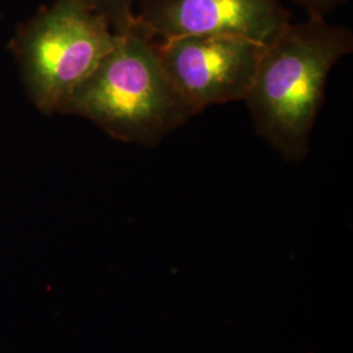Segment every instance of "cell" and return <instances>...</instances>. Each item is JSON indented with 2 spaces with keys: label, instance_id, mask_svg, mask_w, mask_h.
<instances>
[{
  "label": "cell",
  "instance_id": "cell-1",
  "mask_svg": "<svg viewBox=\"0 0 353 353\" xmlns=\"http://www.w3.org/2000/svg\"><path fill=\"white\" fill-rule=\"evenodd\" d=\"M353 51V33L307 16L285 26L265 45L245 101L256 132L285 160L309 153L328 75Z\"/></svg>",
  "mask_w": 353,
  "mask_h": 353
},
{
  "label": "cell",
  "instance_id": "cell-2",
  "mask_svg": "<svg viewBox=\"0 0 353 353\" xmlns=\"http://www.w3.org/2000/svg\"><path fill=\"white\" fill-rule=\"evenodd\" d=\"M61 114L87 118L114 139L144 147L160 144L195 115L165 70L160 41L138 19L115 33L113 48Z\"/></svg>",
  "mask_w": 353,
  "mask_h": 353
},
{
  "label": "cell",
  "instance_id": "cell-3",
  "mask_svg": "<svg viewBox=\"0 0 353 353\" xmlns=\"http://www.w3.org/2000/svg\"><path fill=\"white\" fill-rule=\"evenodd\" d=\"M115 33L74 0H55L17 28L10 42L21 83L41 113H62L70 96L113 48Z\"/></svg>",
  "mask_w": 353,
  "mask_h": 353
},
{
  "label": "cell",
  "instance_id": "cell-4",
  "mask_svg": "<svg viewBox=\"0 0 353 353\" xmlns=\"http://www.w3.org/2000/svg\"><path fill=\"white\" fill-rule=\"evenodd\" d=\"M265 43L234 36H186L160 41L165 70L195 114L246 99Z\"/></svg>",
  "mask_w": 353,
  "mask_h": 353
},
{
  "label": "cell",
  "instance_id": "cell-5",
  "mask_svg": "<svg viewBox=\"0 0 353 353\" xmlns=\"http://www.w3.org/2000/svg\"><path fill=\"white\" fill-rule=\"evenodd\" d=\"M137 19L159 41L234 36L270 43L290 23L280 0H139Z\"/></svg>",
  "mask_w": 353,
  "mask_h": 353
},
{
  "label": "cell",
  "instance_id": "cell-6",
  "mask_svg": "<svg viewBox=\"0 0 353 353\" xmlns=\"http://www.w3.org/2000/svg\"><path fill=\"white\" fill-rule=\"evenodd\" d=\"M108 21L114 33L123 32L137 20L135 6L139 0H74Z\"/></svg>",
  "mask_w": 353,
  "mask_h": 353
},
{
  "label": "cell",
  "instance_id": "cell-7",
  "mask_svg": "<svg viewBox=\"0 0 353 353\" xmlns=\"http://www.w3.org/2000/svg\"><path fill=\"white\" fill-rule=\"evenodd\" d=\"M297 6L303 7L307 16L325 17L328 12L336 8L344 0H292Z\"/></svg>",
  "mask_w": 353,
  "mask_h": 353
}]
</instances>
